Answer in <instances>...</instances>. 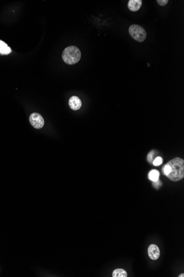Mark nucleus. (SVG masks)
<instances>
[{"mask_svg":"<svg viewBox=\"0 0 184 277\" xmlns=\"http://www.w3.org/2000/svg\"><path fill=\"white\" fill-rule=\"evenodd\" d=\"M157 2L158 3L159 5L164 6L166 5L169 1H168V0H157Z\"/></svg>","mask_w":184,"mask_h":277,"instance_id":"nucleus-13","label":"nucleus"},{"mask_svg":"<svg viewBox=\"0 0 184 277\" xmlns=\"http://www.w3.org/2000/svg\"><path fill=\"white\" fill-rule=\"evenodd\" d=\"M161 182L158 180L157 181H156V182H153V186H154L156 187H160V185H161Z\"/></svg>","mask_w":184,"mask_h":277,"instance_id":"nucleus-14","label":"nucleus"},{"mask_svg":"<svg viewBox=\"0 0 184 277\" xmlns=\"http://www.w3.org/2000/svg\"><path fill=\"white\" fill-rule=\"evenodd\" d=\"M142 5L141 0H130L128 2V8L131 11L136 12L140 9Z\"/></svg>","mask_w":184,"mask_h":277,"instance_id":"nucleus-7","label":"nucleus"},{"mask_svg":"<svg viewBox=\"0 0 184 277\" xmlns=\"http://www.w3.org/2000/svg\"><path fill=\"white\" fill-rule=\"evenodd\" d=\"M113 277H127L128 273L126 270L123 269H116L114 270L113 273Z\"/></svg>","mask_w":184,"mask_h":277,"instance_id":"nucleus-9","label":"nucleus"},{"mask_svg":"<svg viewBox=\"0 0 184 277\" xmlns=\"http://www.w3.org/2000/svg\"><path fill=\"white\" fill-rule=\"evenodd\" d=\"M163 172L169 179L173 182H178L184 177V160L177 157L165 165Z\"/></svg>","mask_w":184,"mask_h":277,"instance_id":"nucleus-1","label":"nucleus"},{"mask_svg":"<svg viewBox=\"0 0 184 277\" xmlns=\"http://www.w3.org/2000/svg\"><path fill=\"white\" fill-rule=\"evenodd\" d=\"M129 33L132 38L139 42L144 41L147 37L145 29L137 24L131 25L129 28Z\"/></svg>","mask_w":184,"mask_h":277,"instance_id":"nucleus-3","label":"nucleus"},{"mask_svg":"<svg viewBox=\"0 0 184 277\" xmlns=\"http://www.w3.org/2000/svg\"><path fill=\"white\" fill-rule=\"evenodd\" d=\"M160 249L156 244H152L148 248V256L152 260H157L160 257Z\"/></svg>","mask_w":184,"mask_h":277,"instance_id":"nucleus-5","label":"nucleus"},{"mask_svg":"<svg viewBox=\"0 0 184 277\" xmlns=\"http://www.w3.org/2000/svg\"><path fill=\"white\" fill-rule=\"evenodd\" d=\"M159 176H160L159 172L155 169L152 170L151 172H149L148 175L149 179L153 182H156L159 180Z\"/></svg>","mask_w":184,"mask_h":277,"instance_id":"nucleus-10","label":"nucleus"},{"mask_svg":"<svg viewBox=\"0 0 184 277\" xmlns=\"http://www.w3.org/2000/svg\"><path fill=\"white\" fill-rule=\"evenodd\" d=\"M11 51V49L8 46L7 44L0 40V54L7 55L10 54Z\"/></svg>","mask_w":184,"mask_h":277,"instance_id":"nucleus-8","label":"nucleus"},{"mask_svg":"<svg viewBox=\"0 0 184 277\" xmlns=\"http://www.w3.org/2000/svg\"><path fill=\"white\" fill-rule=\"evenodd\" d=\"M62 57L65 63L73 65L79 62L81 58V52L77 46H71L64 49Z\"/></svg>","mask_w":184,"mask_h":277,"instance_id":"nucleus-2","label":"nucleus"},{"mask_svg":"<svg viewBox=\"0 0 184 277\" xmlns=\"http://www.w3.org/2000/svg\"><path fill=\"white\" fill-rule=\"evenodd\" d=\"M69 104L72 110H78L82 106V101L78 97L73 96L69 99Z\"/></svg>","mask_w":184,"mask_h":277,"instance_id":"nucleus-6","label":"nucleus"},{"mask_svg":"<svg viewBox=\"0 0 184 277\" xmlns=\"http://www.w3.org/2000/svg\"><path fill=\"white\" fill-rule=\"evenodd\" d=\"M154 152H155L154 151L150 152L147 156V160H148L149 163H152V162H153V156L154 154Z\"/></svg>","mask_w":184,"mask_h":277,"instance_id":"nucleus-12","label":"nucleus"},{"mask_svg":"<svg viewBox=\"0 0 184 277\" xmlns=\"http://www.w3.org/2000/svg\"><path fill=\"white\" fill-rule=\"evenodd\" d=\"M29 121L31 126L36 129H40L44 125V120L41 115L39 113L34 112L31 114L29 117Z\"/></svg>","mask_w":184,"mask_h":277,"instance_id":"nucleus-4","label":"nucleus"},{"mask_svg":"<svg viewBox=\"0 0 184 277\" xmlns=\"http://www.w3.org/2000/svg\"><path fill=\"white\" fill-rule=\"evenodd\" d=\"M162 163H163L162 158L161 156H158L156 158V159H154V160H153L152 163L154 165L158 166V165H160L161 164H162Z\"/></svg>","mask_w":184,"mask_h":277,"instance_id":"nucleus-11","label":"nucleus"},{"mask_svg":"<svg viewBox=\"0 0 184 277\" xmlns=\"http://www.w3.org/2000/svg\"><path fill=\"white\" fill-rule=\"evenodd\" d=\"M184 277V273H182V275H179V277Z\"/></svg>","mask_w":184,"mask_h":277,"instance_id":"nucleus-15","label":"nucleus"}]
</instances>
